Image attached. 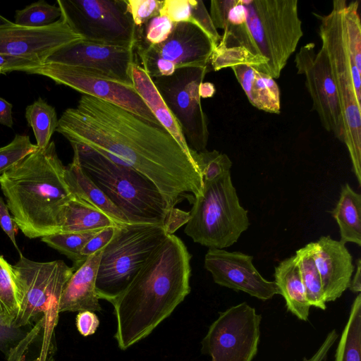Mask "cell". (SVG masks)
Here are the masks:
<instances>
[{"mask_svg":"<svg viewBox=\"0 0 361 361\" xmlns=\"http://www.w3.org/2000/svg\"><path fill=\"white\" fill-rule=\"evenodd\" d=\"M71 145L91 148L111 161L129 166L150 179L169 205L201 194L203 177L195 161L164 129L129 111L83 94L67 109L56 128Z\"/></svg>","mask_w":361,"mask_h":361,"instance_id":"6da1fadb","label":"cell"},{"mask_svg":"<svg viewBox=\"0 0 361 361\" xmlns=\"http://www.w3.org/2000/svg\"><path fill=\"white\" fill-rule=\"evenodd\" d=\"M190 260L181 239L168 235L112 303L117 320L114 337L121 350L151 334L190 293Z\"/></svg>","mask_w":361,"mask_h":361,"instance_id":"7a4b0ae2","label":"cell"},{"mask_svg":"<svg viewBox=\"0 0 361 361\" xmlns=\"http://www.w3.org/2000/svg\"><path fill=\"white\" fill-rule=\"evenodd\" d=\"M66 166L55 143L37 148L0 178L6 204L18 228L32 239L59 233L63 212L73 197Z\"/></svg>","mask_w":361,"mask_h":361,"instance_id":"3957f363","label":"cell"},{"mask_svg":"<svg viewBox=\"0 0 361 361\" xmlns=\"http://www.w3.org/2000/svg\"><path fill=\"white\" fill-rule=\"evenodd\" d=\"M71 146L84 172L129 223L161 224L171 235L186 224L189 212L171 207L147 176L129 166L111 161L91 148Z\"/></svg>","mask_w":361,"mask_h":361,"instance_id":"277c9868","label":"cell"},{"mask_svg":"<svg viewBox=\"0 0 361 361\" xmlns=\"http://www.w3.org/2000/svg\"><path fill=\"white\" fill-rule=\"evenodd\" d=\"M244 21L228 27L219 44L243 47L267 59L265 74L274 79L295 52L303 36L298 0H242Z\"/></svg>","mask_w":361,"mask_h":361,"instance_id":"5b68a950","label":"cell"},{"mask_svg":"<svg viewBox=\"0 0 361 361\" xmlns=\"http://www.w3.org/2000/svg\"><path fill=\"white\" fill-rule=\"evenodd\" d=\"M347 1L334 0L327 15L314 16L320 20L319 35L328 57L342 110L345 145L353 169L361 185V71L355 64L348 47L344 11Z\"/></svg>","mask_w":361,"mask_h":361,"instance_id":"8992f818","label":"cell"},{"mask_svg":"<svg viewBox=\"0 0 361 361\" xmlns=\"http://www.w3.org/2000/svg\"><path fill=\"white\" fill-rule=\"evenodd\" d=\"M171 235L161 224H121L103 248L95 290L111 304L127 289L150 255Z\"/></svg>","mask_w":361,"mask_h":361,"instance_id":"52a82bcc","label":"cell"},{"mask_svg":"<svg viewBox=\"0 0 361 361\" xmlns=\"http://www.w3.org/2000/svg\"><path fill=\"white\" fill-rule=\"evenodd\" d=\"M192 203L184 232L203 246L230 247L250 226L248 212L240 204L231 172L204 180L201 194Z\"/></svg>","mask_w":361,"mask_h":361,"instance_id":"ba28073f","label":"cell"},{"mask_svg":"<svg viewBox=\"0 0 361 361\" xmlns=\"http://www.w3.org/2000/svg\"><path fill=\"white\" fill-rule=\"evenodd\" d=\"M19 255L18 261L11 265L20 298L13 325L32 326L43 318L57 322L58 303L73 269L63 260L39 262L22 253Z\"/></svg>","mask_w":361,"mask_h":361,"instance_id":"9c48e42d","label":"cell"},{"mask_svg":"<svg viewBox=\"0 0 361 361\" xmlns=\"http://www.w3.org/2000/svg\"><path fill=\"white\" fill-rule=\"evenodd\" d=\"M61 18L84 40L135 47L137 27L126 0H57Z\"/></svg>","mask_w":361,"mask_h":361,"instance_id":"30bf717a","label":"cell"},{"mask_svg":"<svg viewBox=\"0 0 361 361\" xmlns=\"http://www.w3.org/2000/svg\"><path fill=\"white\" fill-rule=\"evenodd\" d=\"M211 67H187L172 75L152 78L156 88L178 121L188 147L206 150L209 140L208 119L202 109L200 85Z\"/></svg>","mask_w":361,"mask_h":361,"instance_id":"8fae6325","label":"cell"},{"mask_svg":"<svg viewBox=\"0 0 361 361\" xmlns=\"http://www.w3.org/2000/svg\"><path fill=\"white\" fill-rule=\"evenodd\" d=\"M216 46L197 26L177 23L169 37L155 45L136 42L142 68L151 78L169 76L187 67H207Z\"/></svg>","mask_w":361,"mask_h":361,"instance_id":"7c38bea8","label":"cell"},{"mask_svg":"<svg viewBox=\"0 0 361 361\" xmlns=\"http://www.w3.org/2000/svg\"><path fill=\"white\" fill-rule=\"evenodd\" d=\"M262 316L243 302L219 314L210 325L201 351L212 361H252L257 353Z\"/></svg>","mask_w":361,"mask_h":361,"instance_id":"4fadbf2b","label":"cell"},{"mask_svg":"<svg viewBox=\"0 0 361 361\" xmlns=\"http://www.w3.org/2000/svg\"><path fill=\"white\" fill-rule=\"evenodd\" d=\"M50 78L82 93L122 107L150 124L164 128L134 89L94 71L55 63H44L26 72Z\"/></svg>","mask_w":361,"mask_h":361,"instance_id":"5bb4252c","label":"cell"},{"mask_svg":"<svg viewBox=\"0 0 361 361\" xmlns=\"http://www.w3.org/2000/svg\"><path fill=\"white\" fill-rule=\"evenodd\" d=\"M298 74L304 75L305 87L322 126L343 142L344 124L338 92L323 48L315 51L313 42L300 48L294 60Z\"/></svg>","mask_w":361,"mask_h":361,"instance_id":"9a60e30c","label":"cell"},{"mask_svg":"<svg viewBox=\"0 0 361 361\" xmlns=\"http://www.w3.org/2000/svg\"><path fill=\"white\" fill-rule=\"evenodd\" d=\"M82 39L61 18L41 27L12 23L0 27V54L24 58L41 65L60 48Z\"/></svg>","mask_w":361,"mask_h":361,"instance_id":"2e32d148","label":"cell"},{"mask_svg":"<svg viewBox=\"0 0 361 361\" xmlns=\"http://www.w3.org/2000/svg\"><path fill=\"white\" fill-rule=\"evenodd\" d=\"M135 47L80 40L66 45L45 63H61L94 71L115 81L133 86L130 66L135 63Z\"/></svg>","mask_w":361,"mask_h":361,"instance_id":"e0dca14e","label":"cell"},{"mask_svg":"<svg viewBox=\"0 0 361 361\" xmlns=\"http://www.w3.org/2000/svg\"><path fill=\"white\" fill-rule=\"evenodd\" d=\"M252 261V256L241 252L209 248L204 266L219 286L245 292L262 301L280 294L276 283L265 279Z\"/></svg>","mask_w":361,"mask_h":361,"instance_id":"ac0fdd59","label":"cell"},{"mask_svg":"<svg viewBox=\"0 0 361 361\" xmlns=\"http://www.w3.org/2000/svg\"><path fill=\"white\" fill-rule=\"evenodd\" d=\"M309 245L321 277L325 301H334L350 284L354 271L352 255L345 244L329 235Z\"/></svg>","mask_w":361,"mask_h":361,"instance_id":"d6986e66","label":"cell"},{"mask_svg":"<svg viewBox=\"0 0 361 361\" xmlns=\"http://www.w3.org/2000/svg\"><path fill=\"white\" fill-rule=\"evenodd\" d=\"M103 249L89 256L74 271L58 303V312L102 310L95 283Z\"/></svg>","mask_w":361,"mask_h":361,"instance_id":"ffe728a7","label":"cell"},{"mask_svg":"<svg viewBox=\"0 0 361 361\" xmlns=\"http://www.w3.org/2000/svg\"><path fill=\"white\" fill-rule=\"evenodd\" d=\"M130 73L134 89L152 114L162 127L177 141L185 153L192 158L191 149L186 142L178 121L158 92L152 78L135 62L130 66Z\"/></svg>","mask_w":361,"mask_h":361,"instance_id":"44dd1931","label":"cell"},{"mask_svg":"<svg viewBox=\"0 0 361 361\" xmlns=\"http://www.w3.org/2000/svg\"><path fill=\"white\" fill-rule=\"evenodd\" d=\"M231 69L254 107L267 113H280V90L274 78L247 65L236 66Z\"/></svg>","mask_w":361,"mask_h":361,"instance_id":"7402d4cb","label":"cell"},{"mask_svg":"<svg viewBox=\"0 0 361 361\" xmlns=\"http://www.w3.org/2000/svg\"><path fill=\"white\" fill-rule=\"evenodd\" d=\"M65 180L73 195L96 207L115 223H129L126 216L84 172L74 154L72 162L66 166Z\"/></svg>","mask_w":361,"mask_h":361,"instance_id":"603a6c76","label":"cell"},{"mask_svg":"<svg viewBox=\"0 0 361 361\" xmlns=\"http://www.w3.org/2000/svg\"><path fill=\"white\" fill-rule=\"evenodd\" d=\"M274 279L288 310L299 319L307 321L311 306L306 298L295 255L283 259L275 267Z\"/></svg>","mask_w":361,"mask_h":361,"instance_id":"cb8c5ba5","label":"cell"},{"mask_svg":"<svg viewBox=\"0 0 361 361\" xmlns=\"http://www.w3.org/2000/svg\"><path fill=\"white\" fill-rule=\"evenodd\" d=\"M117 224L106 214L73 195L64 207L59 233L99 231Z\"/></svg>","mask_w":361,"mask_h":361,"instance_id":"d4e9b609","label":"cell"},{"mask_svg":"<svg viewBox=\"0 0 361 361\" xmlns=\"http://www.w3.org/2000/svg\"><path fill=\"white\" fill-rule=\"evenodd\" d=\"M339 227L340 241L361 245V195L346 183L342 186L340 198L330 212Z\"/></svg>","mask_w":361,"mask_h":361,"instance_id":"484cf974","label":"cell"},{"mask_svg":"<svg viewBox=\"0 0 361 361\" xmlns=\"http://www.w3.org/2000/svg\"><path fill=\"white\" fill-rule=\"evenodd\" d=\"M44 318L35 325L28 327H16L5 323L0 318V351L7 361H23L29 348L39 334L47 328L54 329Z\"/></svg>","mask_w":361,"mask_h":361,"instance_id":"4316f807","label":"cell"},{"mask_svg":"<svg viewBox=\"0 0 361 361\" xmlns=\"http://www.w3.org/2000/svg\"><path fill=\"white\" fill-rule=\"evenodd\" d=\"M334 361H361V294L355 298L335 353Z\"/></svg>","mask_w":361,"mask_h":361,"instance_id":"83f0119b","label":"cell"},{"mask_svg":"<svg viewBox=\"0 0 361 361\" xmlns=\"http://www.w3.org/2000/svg\"><path fill=\"white\" fill-rule=\"evenodd\" d=\"M27 125L33 130L38 148H45L56 130L59 119L54 107L39 97L25 109Z\"/></svg>","mask_w":361,"mask_h":361,"instance_id":"f1b7e54d","label":"cell"},{"mask_svg":"<svg viewBox=\"0 0 361 361\" xmlns=\"http://www.w3.org/2000/svg\"><path fill=\"white\" fill-rule=\"evenodd\" d=\"M295 255L308 302L310 306L324 310L326 301L322 283L309 243L298 250Z\"/></svg>","mask_w":361,"mask_h":361,"instance_id":"f546056e","label":"cell"},{"mask_svg":"<svg viewBox=\"0 0 361 361\" xmlns=\"http://www.w3.org/2000/svg\"><path fill=\"white\" fill-rule=\"evenodd\" d=\"M267 63V59L252 54L243 47H226L219 44L214 48L209 59V66L214 71L247 65L265 74Z\"/></svg>","mask_w":361,"mask_h":361,"instance_id":"4dcf8cb0","label":"cell"},{"mask_svg":"<svg viewBox=\"0 0 361 361\" xmlns=\"http://www.w3.org/2000/svg\"><path fill=\"white\" fill-rule=\"evenodd\" d=\"M19 310V292L11 264L0 255V318L13 325Z\"/></svg>","mask_w":361,"mask_h":361,"instance_id":"1f68e13d","label":"cell"},{"mask_svg":"<svg viewBox=\"0 0 361 361\" xmlns=\"http://www.w3.org/2000/svg\"><path fill=\"white\" fill-rule=\"evenodd\" d=\"M99 231L56 233L42 237L41 240L72 260V268L75 271L87 259L81 255L82 248Z\"/></svg>","mask_w":361,"mask_h":361,"instance_id":"d6a6232c","label":"cell"},{"mask_svg":"<svg viewBox=\"0 0 361 361\" xmlns=\"http://www.w3.org/2000/svg\"><path fill=\"white\" fill-rule=\"evenodd\" d=\"M61 16L59 6L50 5L42 0L32 3L22 10H17L14 23L24 27H41L54 23Z\"/></svg>","mask_w":361,"mask_h":361,"instance_id":"836d02e7","label":"cell"},{"mask_svg":"<svg viewBox=\"0 0 361 361\" xmlns=\"http://www.w3.org/2000/svg\"><path fill=\"white\" fill-rule=\"evenodd\" d=\"M190 155L199 168L204 180H214L227 173L232 161L227 154L217 150L196 152L190 149Z\"/></svg>","mask_w":361,"mask_h":361,"instance_id":"e575fe53","label":"cell"},{"mask_svg":"<svg viewBox=\"0 0 361 361\" xmlns=\"http://www.w3.org/2000/svg\"><path fill=\"white\" fill-rule=\"evenodd\" d=\"M37 148L28 135L19 134L8 145L0 147V178Z\"/></svg>","mask_w":361,"mask_h":361,"instance_id":"d590c367","label":"cell"},{"mask_svg":"<svg viewBox=\"0 0 361 361\" xmlns=\"http://www.w3.org/2000/svg\"><path fill=\"white\" fill-rule=\"evenodd\" d=\"M358 8V1L347 4L344 11V20L350 51L355 64L361 71V23Z\"/></svg>","mask_w":361,"mask_h":361,"instance_id":"8d00e7d4","label":"cell"},{"mask_svg":"<svg viewBox=\"0 0 361 361\" xmlns=\"http://www.w3.org/2000/svg\"><path fill=\"white\" fill-rule=\"evenodd\" d=\"M175 24L166 16H155L148 20L142 27H137L136 42L146 45L160 44L169 37Z\"/></svg>","mask_w":361,"mask_h":361,"instance_id":"74e56055","label":"cell"},{"mask_svg":"<svg viewBox=\"0 0 361 361\" xmlns=\"http://www.w3.org/2000/svg\"><path fill=\"white\" fill-rule=\"evenodd\" d=\"M128 11L136 27H142L151 18L160 14L163 1L126 0Z\"/></svg>","mask_w":361,"mask_h":361,"instance_id":"f35d334b","label":"cell"},{"mask_svg":"<svg viewBox=\"0 0 361 361\" xmlns=\"http://www.w3.org/2000/svg\"><path fill=\"white\" fill-rule=\"evenodd\" d=\"M116 226H109L99 230L85 244L81 251V255L85 258H87L96 252L103 249L111 240L115 232Z\"/></svg>","mask_w":361,"mask_h":361,"instance_id":"ab89813d","label":"cell"},{"mask_svg":"<svg viewBox=\"0 0 361 361\" xmlns=\"http://www.w3.org/2000/svg\"><path fill=\"white\" fill-rule=\"evenodd\" d=\"M38 66L39 65L24 58L0 54V75L15 71L26 73Z\"/></svg>","mask_w":361,"mask_h":361,"instance_id":"60d3db41","label":"cell"},{"mask_svg":"<svg viewBox=\"0 0 361 361\" xmlns=\"http://www.w3.org/2000/svg\"><path fill=\"white\" fill-rule=\"evenodd\" d=\"M0 226L8 235L19 255L21 254L16 239V234L18 228L10 214L7 204L1 197H0Z\"/></svg>","mask_w":361,"mask_h":361,"instance_id":"b9f144b4","label":"cell"},{"mask_svg":"<svg viewBox=\"0 0 361 361\" xmlns=\"http://www.w3.org/2000/svg\"><path fill=\"white\" fill-rule=\"evenodd\" d=\"M75 322L78 331L83 336L94 334L99 325L97 314L92 311L79 312Z\"/></svg>","mask_w":361,"mask_h":361,"instance_id":"7bdbcfd3","label":"cell"},{"mask_svg":"<svg viewBox=\"0 0 361 361\" xmlns=\"http://www.w3.org/2000/svg\"><path fill=\"white\" fill-rule=\"evenodd\" d=\"M338 336V335L335 329L331 331L314 355L310 358L304 357L302 361H324Z\"/></svg>","mask_w":361,"mask_h":361,"instance_id":"ee69618b","label":"cell"},{"mask_svg":"<svg viewBox=\"0 0 361 361\" xmlns=\"http://www.w3.org/2000/svg\"><path fill=\"white\" fill-rule=\"evenodd\" d=\"M12 109L11 103L0 97V124L11 128L13 126Z\"/></svg>","mask_w":361,"mask_h":361,"instance_id":"f6af8a7d","label":"cell"},{"mask_svg":"<svg viewBox=\"0 0 361 361\" xmlns=\"http://www.w3.org/2000/svg\"><path fill=\"white\" fill-rule=\"evenodd\" d=\"M353 293H360L361 291V260L359 258L357 261L355 274L350 280L348 288Z\"/></svg>","mask_w":361,"mask_h":361,"instance_id":"bcb514c9","label":"cell"},{"mask_svg":"<svg viewBox=\"0 0 361 361\" xmlns=\"http://www.w3.org/2000/svg\"><path fill=\"white\" fill-rule=\"evenodd\" d=\"M216 92V88L213 83L202 82L199 87V94L201 98L212 97Z\"/></svg>","mask_w":361,"mask_h":361,"instance_id":"7dc6e473","label":"cell"},{"mask_svg":"<svg viewBox=\"0 0 361 361\" xmlns=\"http://www.w3.org/2000/svg\"><path fill=\"white\" fill-rule=\"evenodd\" d=\"M51 350L52 348L44 347L40 355L37 357L35 361H55L51 355Z\"/></svg>","mask_w":361,"mask_h":361,"instance_id":"c3c4849f","label":"cell"},{"mask_svg":"<svg viewBox=\"0 0 361 361\" xmlns=\"http://www.w3.org/2000/svg\"><path fill=\"white\" fill-rule=\"evenodd\" d=\"M13 22L10 21L9 20L6 18L5 17H4L1 15H0V27L1 26H4V25H9V24H11Z\"/></svg>","mask_w":361,"mask_h":361,"instance_id":"681fc988","label":"cell"}]
</instances>
